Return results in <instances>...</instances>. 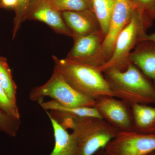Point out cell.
Here are the masks:
<instances>
[{"label":"cell","mask_w":155,"mask_h":155,"mask_svg":"<svg viewBox=\"0 0 155 155\" xmlns=\"http://www.w3.org/2000/svg\"><path fill=\"white\" fill-rule=\"evenodd\" d=\"M38 103L45 111H58L64 114L80 118L87 117L103 119L101 114L94 107H66L61 106L53 100L46 102L40 101Z\"/></svg>","instance_id":"15"},{"label":"cell","mask_w":155,"mask_h":155,"mask_svg":"<svg viewBox=\"0 0 155 155\" xmlns=\"http://www.w3.org/2000/svg\"><path fill=\"white\" fill-rule=\"evenodd\" d=\"M46 113L66 129L72 130L78 155H94L104 149L119 131L103 119L80 118L56 111Z\"/></svg>","instance_id":"1"},{"label":"cell","mask_w":155,"mask_h":155,"mask_svg":"<svg viewBox=\"0 0 155 155\" xmlns=\"http://www.w3.org/2000/svg\"><path fill=\"white\" fill-rule=\"evenodd\" d=\"M18 0H1L2 6L6 8H15L17 7Z\"/></svg>","instance_id":"23"},{"label":"cell","mask_w":155,"mask_h":155,"mask_svg":"<svg viewBox=\"0 0 155 155\" xmlns=\"http://www.w3.org/2000/svg\"><path fill=\"white\" fill-rule=\"evenodd\" d=\"M26 19L44 22L57 33L72 37L73 36L61 12L54 7L50 0H36L29 10Z\"/></svg>","instance_id":"10"},{"label":"cell","mask_w":155,"mask_h":155,"mask_svg":"<svg viewBox=\"0 0 155 155\" xmlns=\"http://www.w3.org/2000/svg\"><path fill=\"white\" fill-rule=\"evenodd\" d=\"M2 6V4H1V0H0V7Z\"/></svg>","instance_id":"27"},{"label":"cell","mask_w":155,"mask_h":155,"mask_svg":"<svg viewBox=\"0 0 155 155\" xmlns=\"http://www.w3.org/2000/svg\"><path fill=\"white\" fill-rule=\"evenodd\" d=\"M129 62L134 64L147 78L155 83V42L143 41L130 53Z\"/></svg>","instance_id":"12"},{"label":"cell","mask_w":155,"mask_h":155,"mask_svg":"<svg viewBox=\"0 0 155 155\" xmlns=\"http://www.w3.org/2000/svg\"><path fill=\"white\" fill-rule=\"evenodd\" d=\"M0 110L6 114L18 119H20L17 105L11 101L6 94L1 85H0Z\"/></svg>","instance_id":"21"},{"label":"cell","mask_w":155,"mask_h":155,"mask_svg":"<svg viewBox=\"0 0 155 155\" xmlns=\"http://www.w3.org/2000/svg\"></svg>","instance_id":"28"},{"label":"cell","mask_w":155,"mask_h":155,"mask_svg":"<svg viewBox=\"0 0 155 155\" xmlns=\"http://www.w3.org/2000/svg\"><path fill=\"white\" fill-rule=\"evenodd\" d=\"M134 130L140 133L155 134V107L148 104L131 106Z\"/></svg>","instance_id":"14"},{"label":"cell","mask_w":155,"mask_h":155,"mask_svg":"<svg viewBox=\"0 0 155 155\" xmlns=\"http://www.w3.org/2000/svg\"><path fill=\"white\" fill-rule=\"evenodd\" d=\"M147 155H155V151Z\"/></svg>","instance_id":"26"},{"label":"cell","mask_w":155,"mask_h":155,"mask_svg":"<svg viewBox=\"0 0 155 155\" xmlns=\"http://www.w3.org/2000/svg\"><path fill=\"white\" fill-rule=\"evenodd\" d=\"M153 41L155 42V32L150 34H146L144 36H143V37L142 38L140 41Z\"/></svg>","instance_id":"24"},{"label":"cell","mask_w":155,"mask_h":155,"mask_svg":"<svg viewBox=\"0 0 155 155\" xmlns=\"http://www.w3.org/2000/svg\"><path fill=\"white\" fill-rule=\"evenodd\" d=\"M115 97L130 107L155 103V87L134 64L123 70L111 69L104 72Z\"/></svg>","instance_id":"2"},{"label":"cell","mask_w":155,"mask_h":155,"mask_svg":"<svg viewBox=\"0 0 155 155\" xmlns=\"http://www.w3.org/2000/svg\"><path fill=\"white\" fill-rule=\"evenodd\" d=\"M20 125V119L9 116L0 110V131L11 137H15Z\"/></svg>","instance_id":"20"},{"label":"cell","mask_w":155,"mask_h":155,"mask_svg":"<svg viewBox=\"0 0 155 155\" xmlns=\"http://www.w3.org/2000/svg\"><path fill=\"white\" fill-rule=\"evenodd\" d=\"M52 126L54 146L48 155H78L75 140L72 134L51 116L47 115Z\"/></svg>","instance_id":"13"},{"label":"cell","mask_w":155,"mask_h":155,"mask_svg":"<svg viewBox=\"0 0 155 155\" xmlns=\"http://www.w3.org/2000/svg\"><path fill=\"white\" fill-rule=\"evenodd\" d=\"M127 105L115 97H101L94 107L106 122L119 130H134L132 114Z\"/></svg>","instance_id":"8"},{"label":"cell","mask_w":155,"mask_h":155,"mask_svg":"<svg viewBox=\"0 0 155 155\" xmlns=\"http://www.w3.org/2000/svg\"><path fill=\"white\" fill-rule=\"evenodd\" d=\"M115 3V0H91L92 10L105 35L109 29Z\"/></svg>","instance_id":"16"},{"label":"cell","mask_w":155,"mask_h":155,"mask_svg":"<svg viewBox=\"0 0 155 155\" xmlns=\"http://www.w3.org/2000/svg\"><path fill=\"white\" fill-rule=\"evenodd\" d=\"M135 8L144 12L155 20V0H132Z\"/></svg>","instance_id":"22"},{"label":"cell","mask_w":155,"mask_h":155,"mask_svg":"<svg viewBox=\"0 0 155 155\" xmlns=\"http://www.w3.org/2000/svg\"><path fill=\"white\" fill-rule=\"evenodd\" d=\"M36 0H18L17 7L15 8V17L14 19L13 38L16 34L22 22L26 20L29 10Z\"/></svg>","instance_id":"19"},{"label":"cell","mask_w":155,"mask_h":155,"mask_svg":"<svg viewBox=\"0 0 155 155\" xmlns=\"http://www.w3.org/2000/svg\"><path fill=\"white\" fill-rule=\"evenodd\" d=\"M97 155H108V154L106 153L104 149H102L100 150L97 153Z\"/></svg>","instance_id":"25"},{"label":"cell","mask_w":155,"mask_h":155,"mask_svg":"<svg viewBox=\"0 0 155 155\" xmlns=\"http://www.w3.org/2000/svg\"><path fill=\"white\" fill-rule=\"evenodd\" d=\"M46 97L66 107H94L96 103L95 100L75 89L55 69L49 79L43 85L32 89L29 95L31 101L38 102Z\"/></svg>","instance_id":"5"},{"label":"cell","mask_w":155,"mask_h":155,"mask_svg":"<svg viewBox=\"0 0 155 155\" xmlns=\"http://www.w3.org/2000/svg\"><path fill=\"white\" fill-rule=\"evenodd\" d=\"M153 20L147 14L135 8L130 22L117 38L110 58L97 69L102 73L111 69H126L130 64V51L147 34Z\"/></svg>","instance_id":"4"},{"label":"cell","mask_w":155,"mask_h":155,"mask_svg":"<svg viewBox=\"0 0 155 155\" xmlns=\"http://www.w3.org/2000/svg\"><path fill=\"white\" fill-rule=\"evenodd\" d=\"M54 69L73 87L93 99L101 97H115L110 85L96 67L69 59H59L53 56Z\"/></svg>","instance_id":"3"},{"label":"cell","mask_w":155,"mask_h":155,"mask_svg":"<svg viewBox=\"0 0 155 155\" xmlns=\"http://www.w3.org/2000/svg\"><path fill=\"white\" fill-rule=\"evenodd\" d=\"M60 12L80 11L92 9L91 0H50Z\"/></svg>","instance_id":"18"},{"label":"cell","mask_w":155,"mask_h":155,"mask_svg":"<svg viewBox=\"0 0 155 155\" xmlns=\"http://www.w3.org/2000/svg\"><path fill=\"white\" fill-rule=\"evenodd\" d=\"M66 25L75 36L90 34L101 30L99 22L92 9L80 11L61 12Z\"/></svg>","instance_id":"11"},{"label":"cell","mask_w":155,"mask_h":155,"mask_svg":"<svg viewBox=\"0 0 155 155\" xmlns=\"http://www.w3.org/2000/svg\"><path fill=\"white\" fill-rule=\"evenodd\" d=\"M105 36L99 30L87 35L73 37L74 45L67 58L97 68L101 67L107 61L103 49Z\"/></svg>","instance_id":"7"},{"label":"cell","mask_w":155,"mask_h":155,"mask_svg":"<svg viewBox=\"0 0 155 155\" xmlns=\"http://www.w3.org/2000/svg\"><path fill=\"white\" fill-rule=\"evenodd\" d=\"M104 149L108 155H147L155 151V134L119 130Z\"/></svg>","instance_id":"6"},{"label":"cell","mask_w":155,"mask_h":155,"mask_svg":"<svg viewBox=\"0 0 155 155\" xmlns=\"http://www.w3.org/2000/svg\"><path fill=\"white\" fill-rule=\"evenodd\" d=\"M135 9L132 0H115L109 29L102 44L107 61L113 54L117 38L130 22Z\"/></svg>","instance_id":"9"},{"label":"cell","mask_w":155,"mask_h":155,"mask_svg":"<svg viewBox=\"0 0 155 155\" xmlns=\"http://www.w3.org/2000/svg\"><path fill=\"white\" fill-rule=\"evenodd\" d=\"M0 85L11 101L17 105V86L6 58L0 57Z\"/></svg>","instance_id":"17"}]
</instances>
